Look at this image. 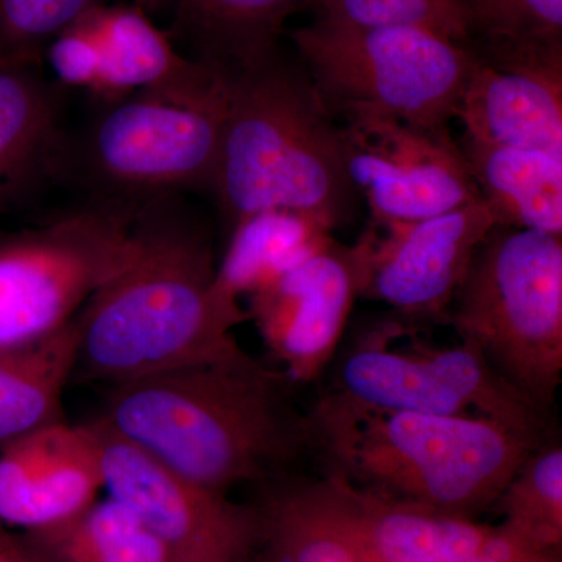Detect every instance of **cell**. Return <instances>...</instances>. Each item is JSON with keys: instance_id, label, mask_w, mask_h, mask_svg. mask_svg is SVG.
Returning a JSON list of instances; mask_svg holds the SVG:
<instances>
[{"instance_id": "6da1fadb", "label": "cell", "mask_w": 562, "mask_h": 562, "mask_svg": "<svg viewBox=\"0 0 562 562\" xmlns=\"http://www.w3.org/2000/svg\"><path fill=\"white\" fill-rule=\"evenodd\" d=\"M290 380L241 346L220 357L106 387L111 431L210 490L265 482L305 453L308 417Z\"/></svg>"}, {"instance_id": "7a4b0ae2", "label": "cell", "mask_w": 562, "mask_h": 562, "mask_svg": "<svg viewBox=\"0 0 562 562\" xmlns=\"http://www.w3.org/2000/svg\"><path fill=\"white\" fill-rule=\"evenodd\" d=\"M209 244L183 225L147 213L132 260L77 317L72 380L105 387L220 357L249 321L214 292Z\"/></svg>"}, {"instance_id": "3957f363", "label": "cell", "mask_w": 562, "mask_h": 562, "mask_svg": "<svg viewBox=\"0 0 562 562\" xmlns=\"http://www.w3.org/2000/svg\"><path fill=\"white\" fill-rule=\"evenodd\" d=\"M308 417L327 475L471 517L492 508L536 442L501 422L379 408L330 391Z\"/></svg>"}, {"instance_id": "277c9868", "label": "cell", "mask_w": 562, "mask_h": 562, "mask_svg": "<svg viewBox=\"0 0 562 562\" xmlns=\"http://www.w3.org/2000/svg\"><path fill=\"white\" fill-rule=\"evenodd\" d=\"M227 106L211 190L231 228L268 210H291L331 231L355 211L339 124L302 66L281 52L224 79Z\"/></svg>"}, {"instance_id": "5b68a950", "label": "cell", "mask_w": 562, "mask_h": 562, "mask_svg": "<svg viewBox=\"0 0 562 562\" xmlns=\"http://www.w3.org/2000/svg\"><path fill=\"white\" fill-rule=\"evenodd\" d=\"M447 325L549 412L562 380V236L494 225L473 254Z\"/></svg>"}, {"instance_id": "8992f818", "label": "cell", "mask_w": 562, "mask_h": 562, "mask_svg": "<svg viewBox=\"0 0 562 562\" xmlns=\"http://www.w3.org/2000/svg\"><path fill=\"white\" fill-rule=\"evenodd\" d=\"M301 66L333 117L362 110L449 127L475 63L472 47L422 29L317 18L292 32Z\"/></svg>"}, {"instance_id": "52a82bcc", "label": "cell", "mask_w": 562, "mask_h": 562, "mask_svg": "<svg viewBox=\"0 0 562 562\" xmlns=\"http://www.w3.org/2000/svg\"><path fill=\"white\" fill-rule=\"evenodd\" d=\"M422 327L394 313L371 322L342 351L331 391L379 408L484 417L547 442L549 412L506 383L471 344L458 336L430 341Z\"/></svg>"}, {"instance_id": "ba28073f", "label": "cell", "mask_w": 562, "mask_h": 562, "mask_svg": "<svg viewBox=\"0 0 562 562\" xmlns=\"http://www.w3.org/2000/svg\"><path fill=\"white\" fill-rule=\"evenodd\" d=\"M147 213L103 203L0 239V349L35 346L69 327L132 260Z\"/></svg>"}, {"instance_id": "9c48e42d", "label": "cell", "mask_w": 562, "mask_h": 562, "mask_svg": "<svg viewBox=\"0 0 562 562\" xmlns=\"http://www.w3.org/2000/svg\"><path fill=\"white\" fill-rule=\"evenodd\" d=\"M105 105L81 154L94 183L128 198L211 188L227 106L224 79L195 94L135 92Z\"/></svg>"}, {"instance_id": "30bf717a", "label": "cell", "mask_w": 562, "mask_h": 562, "mask_svg": "<svg viewBox=\"0 0 562 562\" xmlns=\"http://www.w3.org/2000/svg\"><path fill=\"white\" fill-rule=\"evenodd\" d=\"M101 454L103 492L146 525L177 562H249L261 532L258 506L210 490L88 420Z\"/></svg>"}, {"instance_id": "8fae6325", "label": "cell", "mask_w": 562, "mask_h": 562, "mask_svg": "<svg viewBox=\"0 0 562 562\" xmlns=\"http://www.w3.org/2000/svg\"><path fill=\"white\" fill-rule=\"evenodd\" d=\"M338 117L347 173L379 227L428 220L482 199L449 127L362 110Z\"/></svg>"}, {"instance_id": "7c38bea8", "label": "cell", "mask_w": 562, "mask_h": 562, "mask_svg": "<svg viewBox=\"0 0 562 562\" xmlns=\"http://www.w3.org/2000/svg\"><path fill=\"white\" fill-rule=\"evenodd\" d=\"M379 227L355 244L331 241L255 291L247 316L291 383L319 379L341 346L355 303L364 294Z\"/></svg>"}, {"instance_id": "4fadbf2b", "label": "cell", "mask_w": 562, "mask_h": 562, "mask_svg": "<svg viewBox=\"0 0 562 562\" xmlns=\"http://www.w3.org/2000/svg\"><path fill=\"white\" fill-rule=\"evenodd\" d=\"M497 225L490 203H469L428 220L379 227L362 297L417 324L447 325L473 254Z\"/></svg>"}, {"instance_id": "5bb4252c", "label": "cell", "mask_w": 562, "mask_h": 562, "mask_svg": "<svg viewBox=\"0 0 562 562\" xmlns=\"http://www.w3.org/2000/svg\"><path fill=\"white\" fill-rule=\"evenodd\" d=\"M454 120L462 139L562 158V46L476 44Z\"/></svg>"}, {"instance_id": "9a60e30c", "label": "cell", "mask_w": 562, "mask_h": 562, "mask_svg": "<svg viewBox=\"0 0 562 562\" xmlns=\"http://www.w3.org/2000/svg\"><path fill=\"white\" fill-rule=\"evenodd\" d=\"M102 491L90 422H55L0 450V524L5 527L43 530L76 516Z\"/></svg>"}, {"instance_id": "2e32d148", "label": "cell", "mask_w": 562, "mask_h": 562, "mask_svg": "<svg viewBox=\"0 0 562 562\" xmlns=\"http://www.w3.org/2000/svg\"><path fill=\"white\" fill-rule=\"evenodd\" d=\"M366 562H462L486 552L497 525L362 490L339 476L314 482Z\"/></svg>"}, {"instance_id": "e0dca14e", "label": "cell", "mask_w": 562, "mask_h": 562, "mask_svg": "<svg viewBox=\"0 0 562 562\" xmlns=\"http://www.w3.org/2000/svg\"><path fill=\"white\" fill-rule=\"evenodd\" d=\"M101 50V76L92 95L105 103L135 92L195 94L220 77L184 57L176 44L135 5H99L85 14Z\"/></svg>"}, {"instance_id": "ac0fdd59", "label": "cell", "mask_w": 562, "mask_h": 562, "mask_svg": "<svg viewBox=\"0 0 562 562\" xmlns=\"http://www.w3.org/2000/svg\"><path fill=\"white\" fill-rule=\"evenodd\" d=\"M306 0H168L177 49L227 79L280 52L288 18Z\"/></svg>"}, {"instance_id": "d6986e66", "label": "cell", "mask_w": 562, "mask_h": 562, "mask_svg": "<svg viewBox=\"0 0 562 562\" xmlns=\"http://www.w3.org/2000/svg\"><path fill=\"white\" fill-rule=\"evenodd\" d=\"M38 66L0 68V214L60 160L58 105Z\"/></svg>"}, {"instance_id": "ffe728a7", "label": "cell", "mask_w": 562, "mask_h": 562, "mask_svg": "<svg viewBox=\"0 0 562 562\" xmlns=\"http://www.w3.org/2000/svg\"><path fill=\"white\" fill-rule=\"evenodd\" d=\"M480 194L498 225L562 236V158L460 139Z\"/></svg>"}, {"instance_id": "44dd1931", "label": "cell", "mask_w": 562, "mask_h": 562, "mask_svg": "<svg viewBox=\"0 0 562 562\" xmlns=\"http://www.w3.org/2000/svg\"><path fill=\"white\" fill-rule=\"evenodd\" d=\"M231 231L214 276V292L231 306H241L239 299L249 297L335 238L324 222L291 210L251 214Z\"/></svg>"}, {"instance_id": "7402d4cb", "label": "cell", "mask_w": 562, "mask_h": 562, "mask_svg": "<svg viewBox=\"0 0 562 562\" xmlns=\"http://www.w3.org/2000/svg\"><path fill=\"white\" fill-rule=\"evenodd\" d=\"M77 319L46 341L0 349V450L65 420L63 392L74 376Z\"/></svg>"}, {"instance_id": "603a6c76", "label": "cell", "mask_w": 562, "mask_h": 562, "mask_svg": "<svg viewBox=\"0 0 562 562\" xmlns=\"http://www.w3.org/2000/svg\"><path fill=\"white\" fill-rule=\"evenodd\" d=\"M258 508L261 532L254 562H366L314 482L279 487Z\"/></svg>"}, {"instance_id": "cb8c5ba5", "label": "cell", "mask_w": 562, "mask_h": 562, "mask_svg": "<svg viewBox=\"0 0 562 562\" xmlns=\"http://www.w3.org/2000/svg\"><path fill=\"white\" fill-rule=\"evenodd\" d=\"M22 535L49 562H177L135 514L109 495L60 524Z\"/></svg>"}, {"instance_id": "d4e9b609", "label": "cell", "mask_w": 562, "mask_h": 562, "mask_svg": "<svg viewBox=\"0 0 562 562\" xmlns=\"http://www.w3.org/2000/svg\"><path fill=\"white\" fill-rule=\"evenodd\" d=\"M503 530L539 552L562 549V449L546 442L532 450L495 501Z\"/></svg>"}, {"instance_id": "484cf974", "label": "cell", "mask_w": 562, "mask_h": 562, "mask_svg": "<svg viewBox=\"0 0 562 562\" xmlns=\"http://www.w3.org/2000/svg\"><path fill=\"white\" fill-rule=\"evenodd\" d=\"M322 20L362 27H412L472 47L479 38L472 0H312Z\"/></svg>"}, {"instance_id": "4316f807", "label": "cell", "mask_w": 562, "mask_h": 562, "mask_svg": "<svg viewBox=\"0 0 562 562\" xmlns=\"http://www.w3.org/2000/svg\"><path fill=\"white\" fill-rule=\"evenodd\" d=\"M103 0H0V68L38 66L52 41Z\"/></svg>"}, {"instance_id": "83f0119b", "label": "cell", "mask_w": 562, "mask_h": 562, "mask_svg": "<svg viewBox=\"0 0 562 562\" xmlns=\"http://www.w3.org/2000/svg\"><path fill=\"white\" fill-rule=\"evenodd\" d=\"M475 43L562 46V0H472Z\"/></svg>"}, {"instance_id": "f1b7e54d", "label": "cell", "mask_w": 562, "mask_h": 562, "mask_svg": "<svg viewBox=\"0 0 562 562\" xmlns=\"http://www.w3.org/2000/svg\"><path fill=\"white\" fill-rule=\"evenodd\" d=\"M44 57L65 87L94 92L101 76V50L85 16L61 32Z\"/></svg>"}, {"instance_id": "f546056e", "label": "cell", "mask_w": 562, "mask_h": 562, "mask_svg": "<svg viewBox=\"0 0 562 562\" xmlns=\"http://www.w3.org/2000/svg\"><path fill=\"white\" fill-rule=\"evenodd\" d=\"M498 536L486 552L462 562H562L561 552H539L512 538L501 525Z\"/></svg>"}, {"instance_id": "4dcf8cb0", "label": "cell", "mask_w": 562, "mask_h": 562, "mask_svg": "<svg viewBox=\"0 0 562 562\" xmlns=\"http://www.w3.org/2000/svg\"><path fill=\"white\" fill-rule=\"evenodd\" d=\"M0 562H49L22 532L0 524Z\"/></svg>"}, {"instance_id": "1f68e13d", "label": "cell", "mask_w": 562, "mask_h": 562, "mask_svg": "<svg viewBox=\"0 0 562 562\" xmlns=\"http://www.w3.org/2000/svg\"><path fill=\"white\" fill-rule=\"evenodd\" d=\"M166 2L168 0H132V5L138 7V9L146 11V13H150V11L160 9Z\"/></svg>"}]
</instances>
